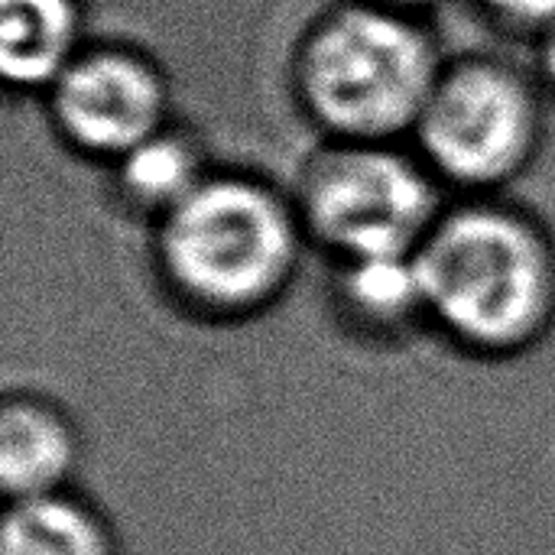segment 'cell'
Masks as SVG:
<instances>
[{
	"label": "cell",
	"instance_id": "9c48e42d",
	"mask_svg": "<svg viewBox=\"0 0 555 555\" xmlns=\"http://www.w3.org/2000/svg\"><path fill=\"white\" fill-rule=\"evenodd\" d=\"M88 42L81 0H0V78L7 91L42 98Z\"/></svg>",
	"mask_w": 555,
	"mask_h": 555
},
{
	"label": "cell",
	"instance_id": "3957f363",
	"mask_svg": "<svg viewBox=\"0 0 555 555\" xmlns=\"http://www.w3.org/2000/svg\"><path fill=\"white\" fill-rule=\"evenodd\" d=\"M446 62L426 16L341 0L299 36L289 81L302 117L325 140L403 143Z\"/></svg>",
	"mask_w": 555,
	"mask_h": 555
},
{
	"label": "cell",
	"instance_id": "8fae6325",
	"mask_svg": "<svg viewBox=\"0 0 555 555\" xmlns=\"http://www.w3.org/2000/svg\"><path fill=\"white\" fill-rule=\"evenodd\" d=\"M0 555H120L107 517L75 491L7 504Z\"/></svg>",
	"mask_w": 555,
	"mask_h": 555
},
{
	"label": "cell",
	"instance_id": "ba28073f",
	"mask_svg": "<svg viewBox=\"0 0 555 555\" xmlns=\"http://www.w3.org/2000/svg\"><path fill=\"white\" fill-rule=\"evenodd\" d=\"M332 267V309L361 341L397 345L413 332L429 328L416 254L345 260Z\"/></svg>",
	"mask_w": 555,
	"mask_h": 555
},
{
	"label": "cell",
	"instance_id": "4fadbf2b",
	"mask_svg": "<svg viewBox=\"0 0 555 555\" xmlns=\"http://www.w3.org/2000/svg\"><path fill=\"white\" fill-rule=\"evenodd\" d=\"M537 78H540L543 91L555 101V26L540 36V49H537Z\"/></svg>",
	"mask_w": 555,
	"mask_h": 555
},
{
	"label": "cell",
	"instance_id": "6da1fadb",
	"mask_svg": "<svg viewBox=\"0 0 555 555\" xmlns=\"http://www.w3.org/2000/svg\"><path fill=\"white\" fill-rule=\"evenodd\" d=\"M429 328L452 348L514 361L555 332V237L504 195L449 202L416 250Z\"/></svg>",
	"mask_w": 555,
	"mask_h": 555
},
{
	"label": "cell",
	"instance_id": "7a4b0ae2",
	"mask_svg": "<svg viewBox=\"0 0 555 555\" xmlns=\"http://www.w3.org/2000/svg\"><path fill=\"white\" fill-rule=\"evenodd\" d=\"M306 247L289 189L247 169H211L150 224L156 286L202 325H241L270 312L293 289Z\"/></svg>",
	"mask_w": 555,
	"mask_h": 555
},
{
	"label": "cell",
	"instance_id": "277c9868",
	"mask_svg": "<svg viewBox=\"0 0 555 555\" xmlns=\"http://www.w3.org/2000/svg\"><path fill=\"white\" fill-rule=\"evenodd\" d=\"M442 192L416 150L354 140H325L289 185L309 247L332 263L413 257L449 205Z\"/></svg>",
	"mask_w": 555,
	"mask_h": 555
},
{
	"label": "cell",
	"instance_id": "52a82bcc",
	"mask_svg": "<svg viewBox=\"0 0 555 555\" xmlns=\"http://www.w3.org/2000/svg\"><path fill=\"white\" fill-rule=\"evenodd\" d=\"M81 429L52 397L13 390L0 403V488L7 504L72 491Z\"/></svg>",
	"mask_w": 555,
	"mask_h": 555
},
{
	"label": "cell",
	"instance_id": "5bb4252c",
	"mask_svg": "<svg viewBox=\"0 0 555 555\" xmlns=\"http://www.w3.org/2000/svg\"><path fill=\"white\" fill-rule=\"evenodd\" d=\"M374 3H384V7H393V10H403V13H416V16H426L433 7L446 3V0H374Z\"/></svg>",
	"mask_w": 555,
	"mask_h": 555
},
{
	"label": "cell",
	"instance_id": "7c38bea8",
	"mask_svg": "<svg viewBox=\"0 0 555 555\" xmlns=\"http://www.w3.org/2000/svg\"><path fill=\"white\" fill-rule=\"evenodd\" d=\"M478 10L501 29L543 36L555 26V0H475Z\"/></svg>",
	"mask_w": 555,
	"mask_h": 555
},
{
	"label": "cell",
	"instance_id": "30bf717a",
	"mask_svg": "<svg viewBox=\"0 0 555 555\" xmlns=\"http://www.w3.org/2000/svg\"><path fill=\"white\" fill-rule=\"evenodd\" d=\"M211 159L205 150V140L172 120L130 153H124L117 163L107 166L111 172V195L137 218L159 221L166 211H172L179 202H185L208 176Z\"/></svg>",
	"mask_w": 555,
	"mask_h": 555
},
{
	"label": "cell",
	"instance_id": "8992f818",
	"mask_svg": "<svg viewBox=\"0 0 555 555\" xmlns=\"http://www.w3.org/2000/svg\"><path fill=\"white\" fill-rule=\"evenodd\" d=\"M42 104L52 133L75 156L101 166L176 120L166 68L130 42H88L49 85Z\"/></svg>",
	"mask_w": 555,
	"mask_h": 555
},
{
	"label": "cell",
	"instance_id": "5b68a950",
	"mask_svg": "<svg viewBox=\"0 0 555 555\" xmlns=\"http://www.w3.org/2000/svg\"><path fill=\"white\" fill-rule=\"evenodd\" d=\"M546 140V91L498 55H459L439 72L410 133L429 172L462 195H501Z\"/></svg>",
	"mask_w": 555,
	"mask_h": 555
}]
</instances>
